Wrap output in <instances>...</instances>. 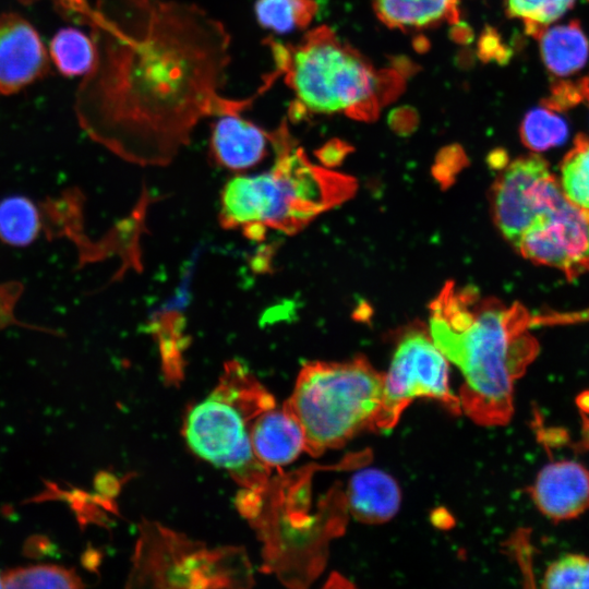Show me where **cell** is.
<instances>
[{
  "label": "cell",
  "mask_w": 589,
  "mask_h": 589,
  "mask_svg": "<svg viewBox=\"0 0 589 589\" xmlns=\"http://www.w3.org/2000/svg\"><path fill=\"white\" fill-rule=\"evenodd\" d=\"M96 57L75 98L82 128L121 158L165 166L209 116L241 113L274 83L233 99L225 25L177 0H98L85 22Z\"/></svg>",
  "instance_id": "1"
},
{
  "label": "cell",
  "mask_w": 589,
  "mask_h": 589,
  "mask_svg": "<svg viewBox=\"0 0 589 589\" xmlns=\"http://www.w3.org/2000/svg\"><path fill=\"white\" fill-rule=\"evenodd\" d=\"M519 303L481 298L471 287L447 283L430 305V335L461 372L459 401L481 425L506 424L514 412V385L539 352Z\"/></svg>",
  "instance_id": "2"
},
{
  "label": "cell",
  "mask_w": 589,
  "mask_h": 589,
  "mask_svg": "<svg viewBox=\"0 0 589 589\" xmlns=\"http://www.w3.org/2000/svg\"><path fill=\"white\" fill-rule=\"evenodd\" d=\"M269 135L276 154L273 167L236 176L220 194L221 227L240 229L252 240L263 239L267 229L297 233L357 190L353 178L311 163L285 121Z\"/></svg>",
  "instance_id": "3"
},
{
  "label": "cell",
  "mask_w": 589,
  "mask_h": 589,
  "mask_svg": "<svg viewBox=\"0 0 589 589\" xmlns=\"http://www.w3.org/2000/svg\"><path fill=\"white\" fill-rule=\"evenodd\" d=\"M383 387L384 374L363 357L305 363L285 405L303 431L304 450L318 456L365 429L374 430Z\"/></svg>",
  "instance_id": "4"
},
{
  "label": "cell",
  "mask_w": 589,
  "mask_h": 589,
  "mask_svg": "<svg viewBox=\"0 0 589 589\" xmlns=\"http://www.w3.org/2000/svg\"><path fill=\"white\" fill-rule=\"evenodd\" d=\"M267 44L297 107L314 113L374 117L381 100L380 74L330 28L320 26L297 45L274 39Z\"/></svg>",
  "instance_id": "5"
},
{
  "label": "cell",
  "mask_w": 589,
  "mask_h": 589,
  "mask_svg": "<svg viewBox=\"0 0 589 589\" xmlns=\"http://www.w3.org/2000/svg\"><path fill=\"white\" fill-rule=\"evenodd\" d=\"M273 407L274 398L247 366L228 362L217 387L188 413L184 437L201 458L245 484H259L266 467L253 453L250 431L253 421Z\"/></svg>",
  "instance_id": "6"
},
{
  "label": "cell",
  "mask_w": 589,
  "mask_h": 589,
  "mask_svg": "<svg viewBox=\"0 0 589 589\" xmlns=\"http://www.w3.org/2000/svg\"><path fill=\"white\" fill-rule=\"evenodd\" d=\"M432 398L450 412H461L459 398L448 386L447 359L431 336L411 330L399 341L389 369L384 374L383 401L374 430H390L416 398Z\"/></svg>",
  "instance_id": "7"
},
{
  "label": "cell",
  "mask_w": 589,
  "mask_h": 589,
  "mask_svg": "<svg viewBox=\"0 0 589 589\" xmlns=\"http://www.w3.org/2000/svg\"><path fill=\"white\" fill-rule=\"evenodd\" d=\"M564 196L558 179L542 156L518 157L506 164L492 187L494 223L515 247L522 235Z\"/></svg>",
  "instance_id": "8"
},
{
  "label": "cell",
  "mask_w": 589,
  "mask_h": 589,
  "mask_svg": "<svg viewBox=\"0 0 589 589\" xmlns=\"http://www.w3.org/2000/svg\"><path fill=\"white\" fill-rule=\"evenodd\" d=\"M514 248L536 264L562 271L569 280L589 273V209L562 197Z\"/></svg>",
  "instance_id": "9"
},
{
  "label": "cell",
  "mask_w": 589,
  "mask_h": 589,
  "mask_svg": "<svg viewBox=\"0 0 589 589\" xmlns=\"http://www.w3.org/2000/svg\"><path fill=\"white\" fill-rule=\"evenodd\" d=\"M48 51L31 22L13 12L0 13V96H10L46 77Z\"/></svg>",
  "instance_id": "10"
},
{
  "label": "cell",
  "mask_w": 589,
  "mask_h": 589,
  "mask_svg": "<svg viewBox=\"0 0 589 589\" xmlns=\"http://www.w3.org/2000/svg\"><path fill=\"white\" fill-rule=\"evenodd\" d=\"M529 493L552 521L577 518L589 509V469L574 460L550 462L539 471Z\"/></svg>",
  "instance_id": "11"
},
{
  "label": "cell",
  "mask_w": 589,
  "mask_h": 589,
  "mask_svg": "<svg viewBox=\"0 0 589 589\" xmlns=\"http://www.w3.org/2000/svg\"><path fill=\"white\" fill-rule=\"evenodd\" d=\"M269 132L240 117L218 116L212 128L209 152L221 167L241 171L250 169L267 155Z\"/></svg>",
  "instance_id": "12"
},
{
  "label": "cell",
  "mask_w": 589,
  "mask_h": 589,
  "mask_svg": "<svg viewBox=\"0 0 589 589\" xmlns=\"http://www.w3.org/2000/svg\"><path fill=\"white\" fill-rule=\"evenodd\" d=\"M250 440L255 457L266 468L291 462L305 446L303 431L286 406L262 412L252 423Z\"/></svg>",
  "instance_id": "13"
},
{
  "label": "cell",
  "mask_w": 589,
  "mask_h": 589,
  "mask_svg": "<svg viewBox=\"0 0 589 589\" xmlns=\"http://www.w3.org/2000/svg\"><path fill=\"white\" fill-rule=\"evenodd\" d=\"M347 496L352 516L369 524L390 519L400 504V491L396 481L377 469L354 473L349 481Z\"/></svg>",
  "instance_id": "14"
},
{
  "label": "cell",
  "mask_w": 589,
  "mask_h": 589,
  "mask_svg": "<svg viewBox=\"0 0 589 589\" xmlns=\"http://www.w3.org/2000/svg\"><path fill=\"white\" fill-rule=\"evenodd\" d=\"M536 38L546 69L556 76L578 72L589 57V41L578 21L544 27Z\"/></svg>",
  "instance_id": "15"
},
{
  "label": "cell",
  "mask_w": 589,
  "mask_h": 589,
  "mask_svg": "<svg viewBox=\"0 0 589 589\" xmlns=\"http://www.w3.org/2000/svg\"><path fill=\"white\" fill-rule=\"evenodd\" d=\"M458 0H373L380 20L390 27L422 28L457 17Z\"/></svg>",
  "instance_id": "16"
},
{
  "label": "cell",
  "mask_w": 589,
  "mask_h": 589,
  "mask_svg": "<svg viewBox=\"0 0 589 589\" xmlns=\"http://www.w3.org/2000/svg\"><path fill=\"white\" fill-rule=\"evenodd\" d=\"M49 53L57 70L68 77L86 75L96 57L92 37L74 27H63L53 35Z\"/></svg>",
  "instance_id": "17"
},
{
  "label": "cell",
  "mask_w": 589,
  "mask_h": 589,
  "mask_svg": "<svg viewBox=\"0 0 589 589\" xmlns=\"http://www.w3.org/2000/svg\"><path fill=\"white\" fill-rule=\"evenodd\" d=\"M317 10L314 0H256L257 23L277 34L306 27Z\"/></svg>",
  "instance_id": "18"
},
{
  "label": "cell",
  "mask_w": 589,
  "mask_h": 589,
  "mask_svg": "<svg viewBox=\"0 0 589 589\" xmlns=\"http://www.w3.org/2000/svg\"><path fill=\"white\" fill-rule=\"evenodd\" d=\"M40 221L35 205L26 197L11 196L0 202V239L14 247L35 240Z\"/></svg>",
  "instance_id": "19"
},
{
  "label": "cell",
  "mask_w": 589,
  "mask_h": 589,
  "mask_svg": "<svg viewBox=\"0 0 589 589\" xmlns=\"http://www.w3.org/2000/svg\"><path fill=\"white\" fill-rule=\"evenodd\" d=\"M560 185L568 201L589 209V137L576 136L574 146L562 159Z\"/></svg>",
  "instance_id": "20"
},
{
  "label": "cell",
  "mask_w": 589,
  "mask_h": 589,
  "mask_svg": "<svg viewBox=\"0 0 589 589\" xmlns=\"http://www.w3.org/2000/svg\"><path fill=\"white\" fill-rule=\"evenodd\" d=\"M3 588L70 589L83 587L74 570L56 564L21 566L2 574Z\"/></svg>",
  "instance_id": "21"
},
{
  "label": "cell",
  "mask_w": 589,
  "mask_h": 589,
  "mask_svg": "<svg viewBox=\"0 0 589 589\" xmlns=\"http://www.w3.org/2000/svg\"><path fill=\"white\" fill-rule=\"evenodd\" d=\"M567 136L566 121L557 111L543 105L528 111L520 125L524 145L536 153L563 144Z\"/></svg>",
  "instance_id": "22"
},
{
  "label": "cell",
  "mask_w": 589,
  "mask_h": 589,
  "mask_svg": "<svg viewBox=\"0 0 589 589\" xmlns=\"http://www.w3.org/2000/svg\"><path fill=\"white\" fill-rule=\"evenodd\" d=\"M576 0H506V11L524 22L526 32L536 37L544 27L562 17Z\"/></svg>",
  "instance_id": "23"
},
{
  "label": "cell",
  "mask_w": 589,
  "mask_h": 589,
  "mask_svg": "<svg viewBox=\"0 0 589 589\" xmlns=\"http://www.w3.org/2000/svg\"><path fill=\"white\" fill-rule=\"evenodd\" d=\"M542 587L548 589L589 588V557L565 554L552 562L543 576Z\"/></svg>",
  "instance_id": "24"
},
{
  "label": "cell",
  "mask_w": 589,
  "mask_h": 589,
  "mask_svg": "<svg viewBox=\"0 0 589 589\" xmlns=\"http://www.w3.org/2000/svg\"><path fill=\"white\" fill-rule=\"evenodd\" d=\"M581 103H589V79L560 81L551 86L550 96L542 105L557 112L570 109Z\"/></svg>",
  "instance_id": "25"
},
{
  "label": "cell",
  "mask_w": 589,
  "mask_h": 589,
  "mask_svg": "<svg viewBox=\"0 0 589 589\" xmlns=\"http://www.w3.org/2000/svg\"><path fill=\"white\" fill-rule=\"evenodd\" d=\"M62 16L85 23L91 10L87 0H57Z\"/></svg>",
  "instance_id": "26"
},
{
  "label": "cell",
  "mask_w": 589,
  "mask_h": 589,
  "mask_svg": "<svg viewBox=\"0 0 589 589\" xmlns=\"http://www.w3.org/2000/svg\"><path fill=\"white\" fill-rule=\"evenodd\" d=\"M576 402L582 412L589 413V390H585L578 395Z\"/></svg>",
  "instance_id": "27"
},
{
  "label": "cell",
  "mask_w": 589,
  "mask_h": 589,
  "mask_svg": "<svg viewBox=\"0 0 589 589\" xmlns=\"http://www.w3.org/2000/svg\"><path fill=\"white\" fill-rule=\"evenodd\" d=\"M0 588H3L2 574H0Z\"/></svg>",
  "instance_id": "28"
},
{
  "label": "cell",
  "mask_w": 589,
  "mask_h": 589,
  "mask_svg": "<svg viewBox=\"0 0 589 589\" xmlns=\"http://www.w3.org/2000/svg\"><path fill=\"white\" fill-rule=\"evenodd\" d=\"M22 1H25V2H32V1H34V0H22Z\"/></svg>",
  "instance_id": "29"
}]
</instances>
